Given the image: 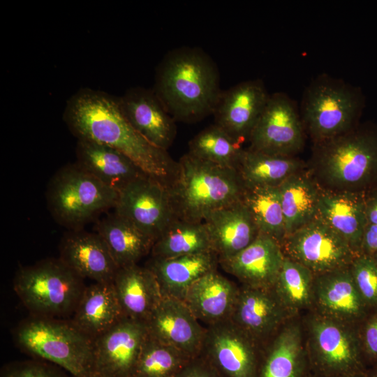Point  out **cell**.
<instances>
[{"label":"cell","instance_id":"obj_1","mask_svg":"<svg viewBox=\"0 0 377 377\" xmlns=\"http://www.w3.org/2000/svg\"><path fill=\"white\" fill-rule=\"evenodd\" d=\"M63 118L77 140L119 151L147 175L165 185L172 178L177 162L132 126L121 110L118 97L103 91L80 89L67 101Z\"/></svg>","mask_w":377,"mask_h":377},{"label":"cell","instance_id":"obj_2","mask_svg":"<svg viewBox=\"0 0 377 377\" xmlns=\"http://www.w3.org/2000/svg\"><path fill=\"white\" fill-rule=\"evenodd\" d=\"M176 121L195 123L213 114L222 92L217 65L202 49L168 52L157 66L152 89Z\"/></svg>","mask_w":377,"mask_h":377},{"label":"cell","instance_id":"obj_3","mask_svg":"<svg viewBox=\"0 0 377 377\" xmlns=\"http://www.w3.org/2000/svg\"><path fill=\"white\" fill-rule=\"evenodd\" d=\"M177 219L203 222L212 212L241 200L244 186L234 168L200 160L188 152L167 184Z\"/></svg>","mask_w":377,"mask_h":377},{"label":"cell","instance_id":"obj_4","mask_svg":"<svg viewBox=\"0 0 377 377\" xmlns=\"http://www.w3.org/2000/svg\"><path fill=\"white\" fill-rule=\"evenodd\" d=\"M307 168L323 188L365 192L377 181V135L357 126L315 142Z\"/></svg>","mask_w":377,"mask_h":377},{"label":"cell","instance_id":"obj_5","mask_svg":"<svg viewBox=\"0 0 377 377\" xmlns=\"http://www.w3.org/2000/svg\"><path fill=\"white\" fill-rule=\"evenodd\" d=\"M17 346L62 367L74 377L93 370L94 339L70 320L31 316L15 328Z\"/></svg>","mask_w":377,"mask_h":377},{"label":"cell","instance_id":"obj_6","mask_svg":"<svg viewBox=\"0 0 377 377\" xmlns=\"http://www.w3.org/2000/svg\"><path fill=\"white\" fill-rule=\"evenodd\" d=\"M86 286L59 258L21 267L13 288L31 316L57 318L73 313Z\"/></svg>","mask_w":377,"mask_h":377},{"label":"cell","instance_id":"obj_7","mask_svg":"<svg viewBox=\"0 0 377 377\" xmlns=\"http://www.w3.org/2000/svg\"><path fill=\"white\" fill-rule=\"evenodd\" d=\"M361 107L357 89L341 79L322 73L306 87L300 112L306 134L315 143L356 127Z\"/></svg>","mask_w":377,"mask_h":377},{"label":"cell","instance_id":"obj_8","mask_svg":"<svg viewBox=\"0 0 377 377\" xmlns=\"http://www.w3.org/2000/svg\"><path fill=\"white\" fill-rule=\"evenodd\" d=\"M119 193L76 162L61 168L48 184L46 199L53 218L69 230L82 229L104 211L114 208Z\"/></svg>","mask_w":377,"mask_h":377},{"label":"cell","instance_id":"obj_9","mask_svg":"<svg viewBox=\"0 0 377 377\" xmlns=\"http://www.w3.org/2000/svg\"><path fill=\"white\" fill-rule=\"evenodd\" d=\"M306 355L311 372L325 377H350L367 369L357 329L318 315L309 325Z\"/></svg>","mask_w":377,"mask_h":377},{"label":"cell","instance_id":"obj_10","mask_svg":"<svg viewBox=\"0 0 377 377\" xmlns=\"http://www.w3.org/2000/svg\"><path fill=\"white\" fill-rule=\"evenodd\" d=\"M284 255L314 275L349 267L358 256L348 242L318 216L287 235Z\"/></svg>","mask_w":377,"mask_h":377},{"label":"cell","instance_id":"obj_11","mask_svg":"<svg viewBox=\"0 0 377 377\" xmlns=\"http://www.w3.org/2000/svg\"><path fill=\"white\" fill-rule=\"evenodd\" d=\"M306 132L300 108L286 94H270L249 137L250 149L296 156L305 143Z\"/></svg>","mask_w":377,"mask_h":377},{"label":"cell","instance_id":"obj_12","mask_svg":"<svg viewBox=\"0 0 377 377\" xmlns=\"http://www.w3.org/2000/svg\"><path fill=\"white\" fill-rule=\"evenodd\" d=\"M114 209L154 242L177 219L167 186L148 175L126 186L119 193Z\"/></svg>","mask_w":377,"mask_h":377},{"label":"cell","instance_id":"obj_13","mask_svg":"<svg viewBox=\"0 0 377 377\" xmlns=\"http://www.w3.org/2000/svg\"><path fill=\"white\" fill-rule=\"evenodd\" d=\"M260 348L229 319L206 327L200 355L223 377H258Z\"/></svg>","mask_w":377,"mask_h":377},{"label":"cell","instance_id":"obj_14","mask_svg":"<svg viewBox=\"0 0 377 377\" xmlns=\"http://www.w3.org/2000/svg\"><path fill=\"white\" fill-rule=\"evenodd\" d=\"M147 335L145 322L124 316L94 339L93 371L107 377H131Z\"/></svg>","mask_w":377,"mask_h":377},{"label":"cell","instance_id":"obj_15","mask_svg":"<svg viewBox=\"0 0 377 377\" xmlns=\"http://www.w3.org/2000/svg\"><path fill=\"white\" fill-rule=\"evenodd\" d=\"M269 96L260 79L243 81L222 91L212 114L214 124L243 143L249 139Z\"/></svg>","mask_w":377,"mask_h":377},{"label":"cell","instance_id":"obj_16","mask_svg":"<svg viewBox=\"0 0 377 377\" xmlns=\"http://www.w3.org/2000/svg\"><path fill=\"white\" fill-rule=\"evenodd\" d=\"M145 323L148 334L154 339L177 348L189 358L200 355L206 327L184 301L163 297Z\"/></svg>","mask_w":377,"mask_h":377},{"label":"cell","instance_id":"obj_17","mask_svg":"<svg viewBox=\"0 0 377 377\" xmlns=\"http://www.w3.org/2000/svg\"><path fill=\"white\" fill-rule=\"evenodd\" d=\"M288 316L272 288L242 286L230 320L260 347Z\"/></svg>","mask_w":377,"mask_h":377},{"label":"cell","instance_id":"obj_18","mask_svg":"<svg viewBox=\"0 0 377 377\" xmlns=\"http://www.w3.org/2000/svg\"><path fill=\"white\" fill-rule=\"evenodd\" d=\"M313 304L322 316L353 325L371 309L359 293L350 267L314 275Z\"/></svg>","mask_w":377,"mask_h":377},{"label":"cell","instance_id":"obj_19","mask_svg":"<svg viewBox=\"0 0 377 377\" xmlns=\"http://www.w3.org/2000/svg\"><path fill=\"white\" fill-rule=\"evenodd\" d=\"M118 99L132 126L150 143L168 151L177 136L176 121L153 89L131 87Z\"/></svg>","mask_w":377,"mask_h":377},{"label":"cell","instance_id":"obj_20","mask_svg":"<svg viewBox=\"0 0 377 377\" xmlns=\"http://www.w3.org/2000/svg\"><path fill=\"white\" fill-rule=\"evenodd\" d=\"M284 258L281 244L269 235L259 232L248 246L235 256L220 261L219 265L236 277L242 286L271 289Z\"/></svg>","mask_w":377,"mask_h":377},{"label":"cell","instance_id":"obj_21","mask_svg":"<svg viewBox=\"0 0 377 377\" xmlns=\"http://www.w3.org/2000/svg\"><path fill=\"white\" fill-rule=\"evenodd\" d=\"M59 258L83 279L112 282L119 267L101 237L82 229L70 230L62 238Z\"/></svg>","mask_w":377,"mask_h":377},{"label":"cell","instance_id":"obj_22","mask_svg":"<svg viewBox=\"0 0 377 377\" xmlns=\"http://www.w3.org/2000/svg\"><path fill=\"white\" fill-rule=\"evenodd\" d=\"M203 222L219 262L244 249L260 232L241 200L212 212Z\"/></svg>","mask_w":377,"mask_h":377},{"label":"cell","instance_id":"obj_23","mask_svg":"<svg viewBox=\"0 0 377 377\" xmlns=\"http://www.w3.org/2000/svg\"><path fill=\"white\" fill-rule=\"evenodd\" d=\"M317 216L341 235L360 255L367 225L364 192L334 191L320 187Z\"/></svg>","mask_w":377,"mask_h":377},{"label":"cell","instance_id":"obj_24","mask_svg":"<svg viewBox=\"0 0 377 377\" xmlns=\"http://www.w3.org/2000/svg\"><path fill=\"white\" fill-rule=\"evenodd\" d=\"M219 260L214 251L170 258L151 257L145 266L155 276L162 297L184 300L188 288L200 277L217 270Z\"/></svg>","mask_w":377,"mask_h":377},{"label":"cell","instance_id":"obj_25","mask_svg":"<svg viewBox=\"0 0 377 377\" xmlns=\"http://www.w3.org/2000/svg\"><path fill=\"white\" fill-rule=\"evenodd\" d=\"M239 290L232 281L214 270L194 282L183 301L207 327L230 318Z\"/></svg>","mask_w":377,"mask_h":377},{"label":"cell","instance_id":"obj_26","mask_svg":"<svg viewBox=\"0 0 377 377\" xmlns=\"http://www.w3.org/2000/svg\"><path fill=\"white\" fill-rule=\"evenodd\" d=\"M76 163L107 186L119 193L136 179L147 175L119 151L93 141L77 140Z\"/></svg>","mask_w":377,"mask_h":377},{"label":"cell","instance_id":"obj_27","mask_svg":"<svg viewBox=\"0 0 377 377\" xmlns=\"http://www.w3.org/2000/svg\"><path fill=\"white\" fill-rule=\"evenodd\" d=\"M125 317L146 322L162 299L152 272L138 264L119 267L112 280Z\"/></svg>","mask_w":377,"mask_h":377},{"label":"cell","instance_id":"obj_28","mask_svg":"<svg viewBox=\"0 0 377 377\" xmlns=\"http://www.w3.org/2000/svg\"><path fill=\"white\" fill-rule=\"evenodd\" d=\"M124 316L112 282H95L85 287L71 320L94 339Z\"/></svg>","mask_w":377,"mask_h":377},{"label":"cell","instance_id":"obj_29","mask_svg":"<svg viewBox=\"0 0 377 377\" xmlns=\"http://www.w3.org/2000/svg\"><path fill=\"white\" fill-rule=\"evenodd\" d=\"M261 359L258 377H306L310 372L299 325L281 328Z\"/></svg>","mask_w":377,"mask_h":377},{"label":"cell","instance_id":"obj_30","mask_svg":"<svg viewBox=\"0 0 377 377\" xmlns=\"http://www.w3.org/2000/svg\"><path fill=\"white\" fill-rule=\"evenodd\" d=\"M95 230L119 267L138 264L151 253L154 244L151 237L115 212L98 221Z\"/></svg>","mask_w":377,"mask_h":377},{"label":"cell","instance_id":"obj_31","mask_svg":"<svg viewBox=\"0 0 377 377\" xmlns=\"http://www.w3.org/2000/svg\"><path fill=\"white\" fill-rule=\"evenodd\" d=\"M279 189L287 236L317 216L320 186L306 167L287 178Z\"/></svg>","mask_w":377,"mask_h":377},{"label":"cell","instance_id":"obj_32","mask_svg":"<svg viewBox=\"0 0 377 377\" xmlns=\"http://www.w3.org/2000/svg\"><path fill=\"white\" fill-rule=\"evenodd\" d=\"M307 165L297 156L267 154L243 149L235 170L244 187L279 186Z\"/></svg>","mask_w":377,"mask_h":377},{"label":"cell","instance_id":"obj_33","mask_svg":"<svg viewBox=\"0 0 377 377\" xmlns=\"http://www.w3.org/2000/svg\"><path fill=\"white\" fill-rule=\"evenodd\" d=\"M213 251L204 222H190L176 219L155 241L151 257L170 258Z\"/></svg>","mask_w":377,"mask_h":377},{"label":"cell","instance_id":"obj_34","mask_svg":"<svg viewBox=\"0 0 377 377\" xmlns=\"http://www.w3.org/2000/svg\"><path fill=\"white\" fill-rule=\"evenodd\" d=\"M244 188L241 200L260 232L269 235L281 245L286 232L279 186Z\"/></svg>","mask_w":377,"mask_h":377},{"label":"cell","instance_id":"obj_35","mask_svg":"<svg viewBox=\"0 0 377 377\" xmlns=\"http://www.w3.org/2000/svg\"><path fill=\"white\" fill-rule=\"evenodd\" d=\"M314 274L305 266L285 256L272 288L288 315L313 304Z\"/></svg>","mask_w":377,"mask_h":377},{"label":"cell","instance_id":"obj_36","mask_svg":"<svg viewBox=\"0 0 377 377\" xmlns=\"http://www.w3.org/2000/svg\"><path fill=\"white\" fill-rule=\"evenodd\" d=\"M242 145L214 124L189 141L188 153L200 160L235 169L243 150Z\"/></svg>","mask_w":377,"mask_h":377},{"label":"cell","instance_id":"obj_37","mask_svg":"<svg viewBox=\"0 0 377 377\" xmlns=\"http://www.w3.org/2000/svg\"><path fill=\"white\" fill-rule=\"evenodd\" d=\"M191 359L148 334L131 377H175Z\"/></svg>","mask_w":377,"mask_h":377},{"label":"cell","instance_id":"obj_38","mask_svg":"<svg viewBox=\"0 0 377 377\" xmlns=\"http://www.w3.org/2000/svg\"><path fill=\"white\" fill-rule=\"evenodd\" d=\"M350 270L355 284L370 309H377V264L371 256L358 255Z\"/></svg>","mask_w":377,"mask_h":377},{"label":"cell","instance_id":"obj_39","mask_svg":"<svg viewBox=\"0 0 377 377\" xmlns=\"http://www.w3.org/2000/svg\"><path fill=\"white\" fill-rule=\"evenodd\" d=\"M357 329L367 368L377 364V309H371Z\"/></svg>","mask_w":377,"mask_h":377},{"label":"cell","instance_id":"obj_40","mask_svg":"<svg viewBox=\"0 0 377 377\" xmlns=\"http://www.w3.org/2000/svg\"><path fill=\"white\" fill-rule=\"evenodd\" d=\"M1 377H63L51 367L37 362H22L9 365Z\"/></svg>","mask_w":377,"mask_h":377},{"label":"cell","instance_id":"obj_41","mask_svg":"<svg viewBox=\"0 0 377 377\" xmlns=\"http://www.w3.org/2000/svg\"><path fill=\"white\" fill-rule=\"evenodd\" d=\"M175 377H223L203 357L191 358Z\"/></svg>","mask_w":377,"mask_h":377},{"label":"cell","instance_id":"obj_42","mask_svg":"<svg viewBox=\"0 0 377 377\" xmlns=\"http://www.w3.org/2000/svg\"><path fill=\"white\" fill-rule=\"evenodd\" d=\"M377 251V224L367 223L364 231L360 255L372 256Z\"/></svg>","mask_w":377,"mask_h":377},{"label":"cell","instance_id":"obj_43","mask_svg":"<svg viewBox=\"0 0 377 377\" xmlns=\"http://www.w3.org/2000/svg\"><path fill=\"white\" fill-rule=\"evenodd\" d=\"M364 203L367 223L377 224V187L364 192Z\"/></svg>","mask_w":377,"mask_h":377},{"label":"cell","instance_id":"obj_44","mask_svg":"<svg viewBox=\"0 0 377 377\" xmlns=\"http://www.w3.org/2000/svg\"><path fill=\"white\" fill-rule=\"evenodd\" d=\"M367 377H377V364L369 367L366 371Z\"/></svg>","mask_w":377,"mask_h":377},{"label":"cell","instance_id":"obj_45","mask_svg":"<svg viewBox=\"0 0 377 377\" xmlns=\"http://www.w3.org/2000/svg\"><path fill=\"white\" fill-rule=\"evenodd\" d=\"M83 377H107V376H103V375H102V374L92 370L91 372H89L88 374L85 375Z\"/></svg>","mask_w":377,"mask_h":377},{"label":"cell","instance_id":"obj_46","mask_svg":"<svg viewBox=\"0 0 377 377\" xmlns=\"http://www.w3.org/2000/svg\"><path fill=\"white\" fill-rule=\"evenodd\" d=\"M306 377H325V376H320L319 374H317L313 372H310Z\"/></svg>","mask_w":377,"mask_h":377},{"label":"cell","instance_id":"obj_47","mask_svg":"<svg viewBox=\"0 0 377 377\" xmlns=\"http://www.w3.org/2000/svg\"><path fill=\"white\" fill-rule=\"evenodd\" d=\"M350 377H367V376L366 375V373H364V374H357V375H355Z\"/></svg>","mask_w":377,"mask_h":377},{"label":"cell","instance_id":"obj_48","mask_svg":"<svg viewBox=\"0 0 377 377\" xmlns=\"http://www.w3.org/2000/svg\"><path fill=\"white\" fill-rule=\"evenodd\" d=\"M374 260L376 263L377 264V251L372 256H371Z\"/></svg>","mask_w":377,"mask_h":377}]
</instances>
